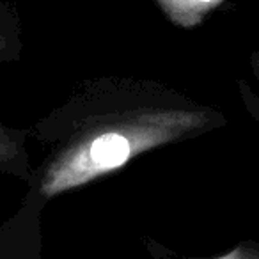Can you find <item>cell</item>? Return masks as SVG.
<instances>
[{
	"instance_id": "6da1fadb",
	"label": "cell",
	"mask_w": 259,
	"mask_h": 259,
	"mask_svg": "<svg viewBox=\"0 0 259 259\" xmlns=\"http://www.w3.org/2000/svg\"><path fill=\"white\" fill-rule=\"evenodd\" d=\"M202 122L204 115L188 110L135 112L105 122L62 149L45 172L41 194L54 197L91 183L148 149L197 132Z\"/></svg>"
},
{
	"instance_id": "277c9868",
	"label": "cell",
	"mask_w": 259,
	"mask_h": 259,
	"mask_svg": "<svg viewBox=\"0 0 259 259\" xmlns=\"http://www.w3.org/2000/svg\"><path fill=\"white\" fill-rule=\"evenodd\" d=\"M215 259H259V252L254 248H236V250L229 252V254L222 255V257H215Z\"/></svg>"
},
{
	"instance_id": "5b68a950",
	"label": "cell",
	"mask_w": 259,
	"mask_h": 259,
	"mask_svg": "<svg viewBox=\"0 0 259 259\" xmlns=\"http://www.w3.org/2000/svg\"><path fill=\"white\" fill-rule=\"evenodd\" d=\"M252 64H254V69H255V75H257L259 78V50L255 52L254 55H252Z\"/></svg>"
},
{
	"instance_id": "3957f363",
	"label": "cell",
	"mask_w": 259,
	"mask_h": 259,
	"mask_svg": "<svg viewBox=\"0 0 259 259\" xmlns=\"http://www.w3.org/2000/svg\"><path fill=\"white\" fill-rule=\"evenodd\" d=\"M20 153V142H16V137L6 130L4 126H0V167L6 163H13L18 158Z\"/></svg>"
},
{
	"instance_id": "7a4b0ae2",
	"label": "cell",
	"mask_w": 259,
	"mask_h": 259,
	"mask_svg": "<svg viewBox=\"0 0 259 259\" xmlns=\"http://www.w3.org/2000/svg\"><path fill=\"white\" fill-rule=\"evenodd\" d=\"M18 22L4 0H0V57L9 54L13 43L18 41Z\"/></svg>"
}]
</instances>
